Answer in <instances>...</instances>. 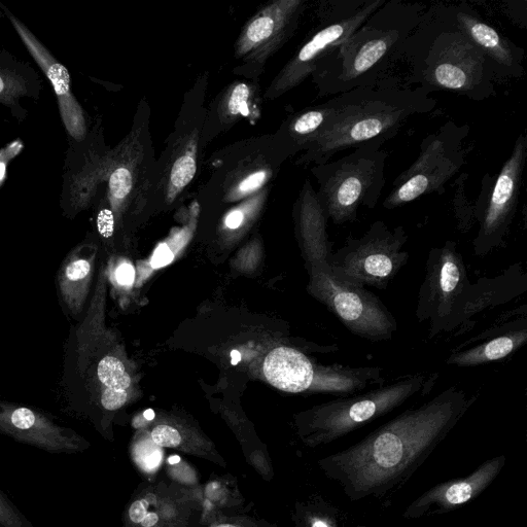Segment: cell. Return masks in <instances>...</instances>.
I'll return each mask as SVG.
<instances>
[{
  "label": "cell",
  "instance_id": "obj_34",
  "mask_svg": "<svg viewBox=\"0 0 527 527\" xmlns=\"http://www.w3.org/2000/svg\"><path fill=\"white\" fill-rule=\"evenodd\" d=\"M97 228L103 238H110L115 231V218L109 209H102L97 218Z\"/></svg>",
  "mask_w": 527,
  "mask_h": 527
},
{
  "label": "cell",
  "instance_id": "obj_17",
  "mask_svg": "<svg viewBox=\"0 0 527 527\" xmlns=\"http://www.w3.org/2000/svg\"><path fill=\"white\" fill-rule=\"evenodd\" d=\"M0 7L4 9L28 52L51 82L66 131L74 139L83 140L87 133L86 118L80 103L72 92V87H70L68 70L3 4H0Z\"/></svg>",
  "mask_w": 527,
  "mask_h": 527
},
{
  "label": "cell",
  "instance_id": "obj_20",
  "mask_svg": "<svg viewBox=\"0 0 527 527\" xmlns=\"http://www.w3.org/2000/svg\"><path fill=\"white\" fill-rule=\"evenodd\" d=\"M79 247L63 260L56 277L57 295L64 314L78 318L84 308L92 273L91 259Z\"/></svg>",
  "mask_w": 527,
  "mask_h": 527
},
{
  "label": "cell",
  "instance_id": "obj_15",
  "mask_svg": "<svg viewBox=\"0 0 527 527\" xmlns=\"http://www.w3.org/2000/svg\"><path fill=\"white\" fill-rule=\"evenodd\" d=\"M507 459L505 455L488 460L470 475L437 484L415 499L405 510L403 517L409 520L443 515L473 502L495 482L502 473Z\"/></svg>",
  "mask_w": 527,
  "mask_h": 527
},
{
  "label": "cell",
  "instance_id": "obj_41",
  "mask_svg": "<svg viewBox=\"0 0 527 527\" xmlns=\"http://www.w3.org/2000/svg\"><path fill=\"white\" fill-rule=\"evenodd\" d=\"M179 460H180V459L177 458V456H174V458H172V459L170 460V462H171V463H177Z\"/></svg>",
  "mask_w": 527,
  "mask_h": 527
},
{
  "label": "cell",
  "instance_id": "obj_4",
  "mask_svg": "<svg viewBox=\"0 0 527 527\" xmlns=\"http://www.w3.org/2000/svg\"><path fill=\"white\" fill-rule=\"evenodd\" d=\"M335 98L333 120L308 146L300 163L321 165L346 150L373 142L385 144L411 119L433 112L438 103L428 91L405 87L396 77Z\"/></svg>",
  "mask_w": 527,
  "mask_h": 527
},
{
  "label": "cell",
  "instance_id": "obj_9",
  "mask_svg": "<svg viewBox=\"0 0 527 527\" xmlns=\"http://www.w3.org/2000/svg\"><path fill=\"white\" fill-rule=\"evenodd\" d=\"M407 241L404 227L391 229L377 221L362 237L349 236L329 257V265L347 284L384 291L408 263L409 254L404 250Z\"/></svg>",
  "mask_w": 527,
  "mask_h": 527
},
{
  "label": "cell",
  "instance_id": "obj_27",
  "mask_svg": "<svg viewBox=\"0 0 527 527\" xmlns=\"http://www.w3.org/2000/svg\"><path fill=\"white\" fill-rule=\"evenodd\" d=\"M133 188V178L131 170L125 166L116 167L110 177L109 196L113 204L124 201L131 193Z\"/></svg>",
  "mask_w": 527,
  "mask_h": 527
},
{
  "label": "cell",
  "instance_id": "obj_31",
  "mask_svg": "<svg viewBox=\"0 0 527 527\" xmlns=\"http://www.w3.org/2000/svg\"><path fill=\"white\" fill-rule=\"evenodd\" d=\"M153 442L160 447H178L182 442L180 433L169 426H158L152 432Z\"/></svg>",
  "mask_w": 527,
  "mask_h": 527
},
{
  "label": "cell",
  "instance_id": "obj_21",
  "mask_svg": "<svg viewBox=\"0 0 527 527\" xmlns=\"http://www.w3.org/2000/svg\"><path fill=\"white\" fill-rule=\"evenodd\" d=\"M337 111L336 98L296 116L288 126L286 137L287 153L306 150L331 123Z\"/></svg>",
  "mask_w": 527,
  "mask_h": 527
},
{
  "label": "cell",
  "instance_id": "obj_7",
  "mask_svg": "<svg viewBox=\"0 0 527 527\" xmlns=\"http://www.w3.org/2000/svg\"><path fill=\"white\" fill-rule=\"evenodd\" d=\"M439 375L417 373L349 397L316 407L309 428L314 444H328L392 413L418 395L428 394Z\"/></svg>",
  "mask_w": 527,
  "mask_h": 527
},
{
  "label": "cell",
  "instance_id": "obj_22",
  "mask_svg": "<svg viewBox=\"0 0 527 527\" xmlns=\"http://www.w3.org/2000/svg\"><path fill=\"white\" fill-rule=\"evenodd\" d=\"M33 75L32 70L15 59L0 56V103L19 110L21 97L33 96L39 91L35 86L40 87V84L33 81Z\"/></svg>",
  "mask_w": 527,
  "mask_h": 527
},
{
  "label": "cell",
  "instance_id": "obj_12",
  "mask_svg": "<svg viewBox=\"0 0 527 527\" xmlns=\"http://www.w3.org/2000/svg\"><path fill=\"white\" fill-rule=\"evenodd\" d=\"M312 292L351 334L381 342L391 340L398 332V322L390 309L366 288L337 277L329 261L313 262Z\"/></svg>",
  "mask_w": 527,
  "mask_h": 527
},
{
  "label": "cell",
  "instance_id": "obj_2",
  "mask_svg": "<svg viewBox=\"0 0 527 527\" xmlns=\"http://www.w3.org/2000/svg\"><path fill=\"white\" fill-rule=\"evenodd\" d=\"M405 87L450 92L474 101L497 95V79L484 54L452 18L448 4L426 9L405 42L399 64Z\"/></svg>",
  "mask_w": 527,
  "mask_h": 527
},
{
  "label": "cell",
  "instance_id": "obj_1",
  "mask_svg": "<svg viewBox=\"0 0 527 527\" xmlns=\"http://www.w3.org/2000/svg\"><path fill=\"white\" fill-rule=\"evenodd\" d=\"M475 401L476 397L452 385L328 456L321 461L322 469L350 502L391 498L428 461Z\"/></svg>",
  "mask_w": 527,
  "mask_h": 527
},
{
  "label": "cell",
  "instance_id": "obj_10",
  "mask_svg": "<svg viewBox=\"0 0 527 527\" xmlns=\"http://www.w3.org/2000/svg\"><path fill=\"white\" fill-rule=\"evenodd\" d=\"M263 370L274 388L293 394L313 390L338 398L349 397L374 389V386L378 388L385 382L380 367L315 366L291 347L273 349L265 359Z\"/></svg>",
  "mask_w": 527,
  "mask_h": 527
},
{
  "label": "cell",
  "instance_id": "obj_33",
  "mask_svg": "<svg viewBox=\"0 0 527 527\" xmlns=\"http://www.w3.org/2000/svg\"><path fill=\"white\" fill-rule=\"evenodd\" d=\"M128 396L124 391H105L100 399V406L107 411H116L124 406Z\"/></svg>",
  "mask_w": 527,
  "mask_h": 527
},
{
  "label": "cell",
  "instance_id": "obj_19",
  "mask_svg": "<svg viewBox=\"0 0 527 527\" xmlns=\"http://www.w3.org/2000/svg\"><path fill=\"white\" fill-rule=\"evenodd\" d=\"M489 339L465 349L456 350L446 361L456 367H479L513 355L527 341L526 320L504 326L503 332L487 335Z\"/></svg>",
  "mask_w": 527,
  "mask_h": 527
},
{
  "label": "cell",
  "instance_id": "obj_24",
  "mask_svg": "<svg viewBox=\"0 0 527 527\" xmlns=\"http://www.w3.org/2000/svg\"><path fill=\"white\" fill-rule=\"evenodd\" d=\"M95 376L99 383L104 386L103 393L107 390L126 392L131 384V378L126 372L125 366L113 356H104L98 361Z\"/></svg>",
  "mask_w": 527,
  "mask_h": 527
},
{
  "label": "cell",
  "instance_id": "obj_30",
  "mask_svg": "<svg viewBox=\"0 0 527 527\" xmlns=\"http://www.w3.org/2000/svg\"><path fill=\"white\" fill-rule=\"evenodd\" d=\"M268 171L256 170L245 177L238 183V185L232 190L231 194L238 199L247 197L258 190L262 189L268 181Z\"/></svg>",
  "mask_w": 527,
  "mask_h": 527
},
{
  "label": "cell",
  "instance_id": "obj_16",
  "mask_svg": "<svg viewBox=\"0 0 527 527\" xmlns=\"http://www.w3.org/2000/svg\"><path fill=\"white\" fill-rule=\"evenodd\" d=\"M453 20L493 67L498 84L524 75V50L487 23L467 2L448 4Z\"/></svg>",
  "mask_w": 527,
  "mask_h": 527
},
{
  "label": "cell",
  "instance_id": "obj_23",
  "mask_svg": "<svg viewBox=\"0 0 527 527\" xmlns=\"http://www.w3.org/2000/svg\"><path fill=\"white\" fill-rule=\"evenodd\" d=\"M196 145L192 144L189 149L174 161L169 173L168 194L174 198L180 194L194 179L197 171Z\"/></svg>",
  "mask_w": 527,
  "mask_h": 527
},
{
  "label": "cell",
  "instance_id": "obj_38",
  "mask_svg": "<svg viewBox=\"0 0 527 527\" xmlns=\"http://www.w3.org/2000/svg\"><path fill=\"white\" fill-rule=\"evenodd\" d=\"M244 221V214L242 210L236 209L231 212L226 218V226L229 229H238Z\"/></svg>",
  "mask_w": 527,
  "mask_h": 527
},
{
  "label": "cell",
  "instance_id": "obj_37",
  "mask_svg": "<svg viewBox=\"0 0 527 527\" xmlns=\"http://www.w3.org/2000/svg\"><path fill=\"white\" fill-rule=\"evenodd\" d=\"M135 278V270L131 264L124 263L116 270V279L121 286L130 287Z\"/></svg>",
  "mask_w": 527,
  "mask_h": 527
},
{
  "label": "cell",
  "instance_id": "obj_25",
  "mask_svg": "<svg viewBox=\"0 0 527 527\" xmlns=\"http://www.w3.org/2000/svg\"><path fill=\"white\" fill-rule=\"evenodd\" d=\"M469 173L463 172L454 181L453 210L456 221L461 231L468 232L475 223L474 203L468 198L466 185Z\"/></svg>",
  "mask_w": 527,
  "mask_h": 527
},
{
  "label": "cell",
  "instance_id": "obj_18",
  "mask_svg": "<svg viewBox=\"0 0 527 527\" xmlns=\"http://www.w3.org/2000/svg\"><path fill=\"white\" fill-rule=\"evenodd\" d=\"M305 3L301 0H286L274 3L253 18L243 30L238 43V52L241 55L258 50L268 44L280 41L286 34L292 33L297 21L303 12Z\"/></svg>",
  "mask_w": 527,
  "mask_h": 527
},
{
  "label": "cell",
  "instance_id": "obj_36",
  "mask_svg": "<svg viewBox=\"0 0 527 527\" xmlns=\"http://www.w3.org/2000/svg\"><path fill=\"white\" fill-rule=\"evenodd\" d=\"M149 512V504L146 501H137L129 509V518L134 523L142 524Z\"/></svg>",
  "mask_w": 527,
  "mask_h": 527
},
{
  "label": "cell",
  "instance_id": "obj_28",
  "mask_svg": "<svg viewBox=\"0 0 527 527\" xmlns=\"http://www.w3.org/2000/svg\"><path fill=\"white\" fill-rule=\"evenodd\" d=\"M0 527H35L0 488Z\"/></svg>",
  "mask_w": 527,
  "mask_h": 527
},
{
  "label": "cell",
  "instance_id": "obj_40",
  "mask_svg": "<svg viewBox=\"0 0 527 527\" xmlns=\"http://www.w3.org/2000/svg\"><path fill=\"white\" fill-rule=\"evenodd\" d=\"M217 527H239V526L232 525V524H223V525H219Z\"/></svg>",
  "mask_w": 527,
  "mask_h": 527
},
{
  "label": "cell",
  "instance_id": "obj_14",
  "mask_svg": "<svg viewBox=\"0 0 527 527\" xmlns=\"http://www.w3.org/2000/svg\"><path fill=\"white\" fill-rule=\"evenodd\" d=\"M0 434L51 454H76L88 442L56 418L37 408L0 399Z\"/></svg>",
  "mask_w": 527,
  "mask_h": 527
},
{
  "label": "cell",
  "instance_id": "obj_39",
  "mask_svg": "<svg viewBox=\"0 0 527 527\" xmlns=\"http://www.w3.org/2000/svg\"><path fill=\"white\" fill-rule=\"evenodd\" d=\"M145 416L147 419L152 420L155 417V413L153 410L149 409L145 412Z\"/></svg>",
  "mask_w": 527,
  "mask_h": 527
},
{
  "label": "cell",
  "instance_id": "obj_11",
  "mask_svg": "<svg viewBox=\"0 0 527 527\" xmlns=\"http://www.w3.org/2000/svg\"><path fill=\"white\" fill-rule=\"evenodd\" d=\"M526 159L527 136L521 133L499 173L484 174L474 203L475 221L479 224L473 241L476 256L485 257L504 247L517 212Z\"/></svg>",
  "mask_w": 527,
  "mask_h": 527
},
{
  "label": "cell",
  "instance_id": "obj_29",
  "mask_svg": "<svg viewBox=\"0 0 527 527\" xmlns=\"http://www.w3.org/2000/svg\"><path fill=\"white\" fill-rule=\"evenodd\" d=\"M250 96L251 90L248 85L243 83L236 85L231 91L227 101L228 115L232 117L248 115Z\"/></svg>",
  "mask_w": 527,
  "mask_h": 527
},
{
  "label": "cell",
  "instance_id": "obj_32",
  "mask_svg": "<svg viewBox=\"0 0 527 527\" xmlns=\"http://www.w3.org/2000/svg\"><path fill=\"white\" fill-rule=\"evenodd\" d=\"M503 10L505 15L517 26L525 29L527 25V14L526 6L527 3L525 0L523 2H504Z\"/></svg>",
  "mask_w": 527,
  "mask_h": 527
},
{
  "label": "cell",
  "instance_id": "obj_35",
  "mask_svg": "<svg viewBox=\"0 0 527 527\" xmlns=\"http://www.w3.org/2000/svg\"><path fill=\"white\" fill-rule=\"evenodd\" d=\"M173 259L174 255L168 245L162 243L155 251L151 264L154 269H159L169 265Z\"/></svg>",
  "mask_w": 527,
  "mask_h": 527
},
{
  "label": "cell",
  "instance_id": "obj_3",
  "mask_svg": "<svg viewBox=\"0 0 527 527\" xmlns=\"http://www.w3.org/2000/svg\"><path fill=\"white\" fill-rule=\"evenodd\" d=\"M426 9L423 4L386 0L315 66L312 77L320 96L372 87L394 77L403 46Z\"/></svg>",
  "mask_w": 527,
  "mask_h": 527
},
{
  "label": "cell",
  "instance_id": "obj_8",
  "mask_svg": "<svg viewBox=\"0 0 527 527\" xmlns=\"http://www.w3.org/2000/svg\"><path fill=\"white\" fill-rule=\"evenodd\" d=\"M470 130L468 124L449 121L425 137L417 159L395 180L383 207L393 210L427 195L444 194L466 163Z\"/></svg>",
  "mask_w": 527,
  "mask_h": 527
},
{
  "label": "cell",
  "instance_id": "obj_6",
  "mask_svg": "<svg viewBox=\"0 0 527 527\" xmlns=\"http://www.w3.org/2000/svg\"><path fill=\"white\" fill-rule=\"evenodd\" d=\"M381 142L355 149L334 162L316 165L312 173L320 189L316 192L327 219L335 225L353 223L360 207L375 208L385 186L389 154Z\"/></svg>",
  "mask_w": 527,
  "mask_h": 527
},
{
  "label": "cell",
  "instance_id": "obj_26",
  "mask_svg": "<svg viewBox=\"0 0 527 527\" xmlns=\"http://www.w3.org/2000/svg\"><path fill=\"white\" fill-rule=\"evenodd\" d=\"M310 527H366L339 507L324 503L319 514L314 515Z\"/></svg>",
  "mask_w": 527,
  "mask_h": 527
},
{
  "label": "cell",
  "instance_id": "obj_5",
  "mask_svg": "<svg viewBox=\"0 0 527 527\" xmlns=\"http://www.w3.org/2000/svg\"><path fill=\"white\" fill-rule=\"evenodd\" d=\"M504 278H484L482 284L472 285L458 244L445 242L429 254L425 280L418 294V323H429L430 338L461 327L484 308L504 302Z\"/></svg>",
  "mask_w": 527,
  "mask_h": 527
},
{
  "label": "cell",
  "instance_id": "obj_13",
  "mask_svg": "<svg viewBox=\"0 0 527 527\" xmlns=\"http://www.w3.org/2000/svg\"><path fill=\"white\" fill-rule=\"evenodd\" d=\"M386 0H327L318 11L319 24L291 60L279 89L289 90L308 76L335 47L345 41L378 10Z\"/></svg>",
  "mask_w": 527,
  "mask_h": 527
}]
</instances>
